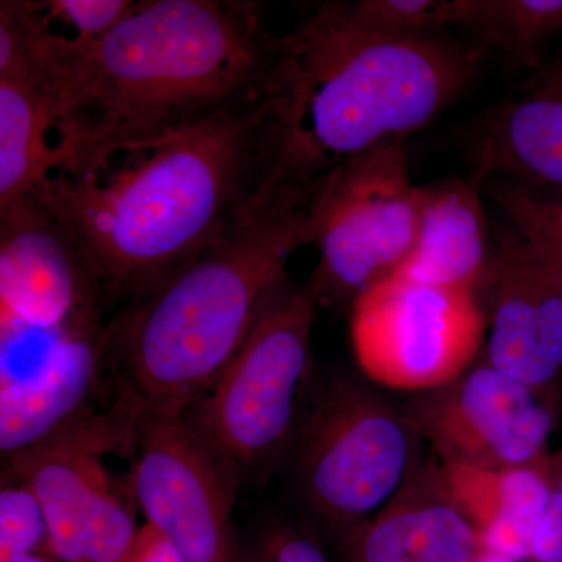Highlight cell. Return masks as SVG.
Wrapping results in <instances>:
<instances>
[{
	"label": "cell",
	"instance_id": "18",
	"mask_svg": "<svg viewBox=\"0 0 562 562\" xmlns=\"http://www.w3.org/2000/svg\"><path fill=\"white\" fill-rule=\"evenodd\" d=\"M547 458L538 464L509 469L469 468L436 460L443 490L480 532L487 552L527 561L532 535L552 505Z\"/></svg>",
	"mask_w": 562,
	"mask_h": 562
},
{
	"label": "cell",
	"instance_id": "9",
	"mask_svg": "<svg viewBox=\"0 0 562 562\" xmlns=\"http://www.w3.org/2000/svg\"><path fill=\"white\" fill-rule=\"evenodd\" d=\"M487 319L473 291L391 276L351 303L350 338L366 379L387 390H438L482 350Z\"/></svg>",
	"mask_w": 562,
	"mask_h": 562
},
{
	"label": "cell",
	"instance_id": "12",
	"mask_svg": "<svg viewBox=\"0 0 562 562\" xmlns=\"http://www.w3.org/2000/svg\"><path fill=\"white\" fill-rule=\"evenodd\" d=\"M110 362L106 324L0 331V450L24 452L92 406Z\"/></svg>",
	"mask_w": 562,
	"mask_h": 562
},
{
	"label": "cell",
	"instance_id": "4",
	"mask_svg": "<svg viewBox=\"0 0 562 562\" xmlns=\"http://www.w3.org/2000/svg\"><path fill=\"white\" fill-rule=\"evenodd\" d=\"M310 188L257 195L199 257L106 322L111 364L140 409L181 416L249 338L286 262L312 244Z\"/></svg>",
	"mask_w": 562,
	"mask_h": 562
},
{
	"label": "cell",
	"instance_id": "30",
	"mask_svg": "<svg viewBox=\"0 0 562 562\" xmlns=\"http://www.w3.org/2000/svg\"><path fill=\"white\" fill-rule=\"evenodd\" d=\"M476 562H524V561L516 560V558L505 557V554H501V553L486 552Z\"/></svg>",
	"mask_w": 562,
	"mask_h": 562
},
{
	"label": "cell",
	"instance_id": "29",
	"mask_svg": "<svg viewBox=\"0 0 562 562\" xmlns=\"http://www.w3.org/2000/svg\"><path fill=\"white\" fill-rule=\"evenodd\" d=\"M0 562H60L50 553L20 554V557L3 558Z\"/></svg>",
	"mask_w": 562,
	"mask_h": 562
},
{
	"label": "cell",
	"instance_id": "28",
	"mask_svg": "<svg viewBox=\"0 0 562 562\" xmlns=\"http://www.w3.org/2000/svg\"><path fill=\"white\" fill-rule=\"evenodd\" d=\"M535 192L536 198H538L542 209L546 210L547 213H549L550 216H552L553 220L557 221L558 224H560L562 227V195H549L541 194V192Z\"/></svg>",
	"mask_w": 562,
	"mask_h": 562
},
{
	"label": "cell",
	"instance_id": "2",
	"mask_svg": "<svg viewBox=\"0 0 562 562\" xmlns=\"http://www.w3.org/2000/svg\"><path fill=\"white\" fill-rule=\"evenodd\" d=\"M277 40L257 3L140 0L94 43L50 27L35 83L54 103L70 165L85 151L160 138L266 98Z\"/></svg>",
	"mask_w": 562,
	"mask_h": 562
},
{
	"label": "cell",
	"instance_id": "27",
	"mask_svg": "<svg viewBox=\"0 0 562 562\" xmlns=\"http://www.w3.org/2000/svg\"><path fill=\"white\" fill-rule=\"evenodd\" d=\"M547 472H549L550 483H552L553 502L562 513V452L549 454Z\"/></svg>",
	"mask_w": 562,
	"mask_h": 562
},
{
	"label": "cell",
	"instance_id": "14",
	"mask_svg": "<svg viewBox=\"0 0 562 562\" xmlns=\"http://www.w3.org/2000/svg\"><path fill=\"white\" fill-rule=\"evenodd\" d=\"M484 361L558 403L562 382V288L513 225L495 241Z\"/></svg>",
	"mask_w": 562,
	"mask_h": 562
},
{
	"label": "cell",
	"instance_id": "21",
	"mask_svg": "<svg viewBox=\"0 0 562 562\" xmlns=\"http://www.w3.org/2000/svg\"><path fill=\"white\" fill-rule=\"evenodd\" d=\"M341 9L361 31L419 38L441 35L447 29L469 31L476 0H357L341 2Z\"/></svg>",
	"mask_w": 562,
	"mask_h": 562
},
{
	"label": "cell",
	"instance_id": "23",
	"mask_svg": "<svg viewBox=\"0 0 562 562\" xmlns=\"http://www.w3.org/2000/svg\"><path fill=\"white\" fill-rule=\"evenodd\" d=\"M32 553H50L49 525L43 505L27 484L2 476L0 560Z\"/></svg>",
	"mask_w": 562,
	"mask_h": 562
},
{
	"label": "cell",
	"instance_id": "6",
	"mask_svg": "<svg viewBox=\"0 0 562 562\" xmlns=\"http://www.w3.org/2000/svg\"><path fill=\"white\" fill-rule=\"evenodd\" d=\"M408 413L349 375L314 384L288 460L306 512L339 539L382 512L420 462Z\"/></svg>",
	"mask_w": 562,
	"mask_h": 562
},
{
	"label": "cell",
	"instance_id": "19",
	"mask_svg": "<svg viewBox=\"0 0 562 562\" xmlns=\"http://www.w3.org/2000/svg\"><path fill=\"white\" fill-rule=\"evenodd\" d=\"M66 165L49 94L33 81L0 79V210L31 195Z\"/></svg>",
	"mask_w": 562,
	"mask_h": 562
},
{
	"label": "cell",
	"instance_id": "11",
	"mask_svg": "<svg viewBox=\"0 0 562 562\" xmlns=\"http://www.w3.org/2000/svg\"><path fill=\"white\" fill-rule=\"evenodd\" d=\"M558 403L490 362L422 392L406 413L442 464L524 468L549 457Z\"/></svg>",
	"mask_w": 562,
	"mask_h": 562
},
{
	"label": "cell",
	"instance_id": "25",
	"mask_svg": "<svg viewBox=\"0 0 562 562\" xmlns=\"http://www.w3.org/2000/svg\"><path fill=\"white\" fill-rule=\"evenodd\" d=\"M243 562H333L312 532L302 525H266L250 543Z\"/></svg>",
	"mask_w": 562,
	"mask_h": 562
},
{
	"label": "cell",
	"instance_id": "7",
	"mask_svg": "<svg viewBox=\"0 0 562 562\" xmlns=\"http://www.w3.org/2000/svg\"><path fill=\"white\" fill-rule=\"evenodd\" d=\"M422 187L403 140L358 155L310 187L308 217L317 265L308 283L317 306L350 305L394 276L416 244Z\"/></svg>",
	"mask_w": 562,
	"mask_h": 562
},
{
	"label": "cell",
	"instance_id": "1",
	"mask_svg": "<svg viewBox=\"0 0 562 562\" xmlns=\"http://www.w3.org/2000/svg\"><path fill=\"white\" fill-rule=\"evenodd\" d=\"M273 154L268 94L160 138L88 150L27 198L76 244L105 308L128 305L241 216Z\"/></svg>",
	"mask_w": 562,
	"mask_h": 562
},
{
	"label": "cell",
	"instance_id": "16",
	"mask_svg": "<svg viewBox=\"0 0 562 562\" xmlns=\"http://www.w3.org/2000/svg\"><path fill=\"white\" fill-rule=\"evenodd\" d=\"M341 542L342 562H476L487 552L443 490L436 461H420L382 512Z\"/></svg>",
	"mask_w": 562,
	"mask_h": 562
},
{
	"label": "cell",
	"instance_id": "22",
	"mask_svg": "<svg viewBox=\"0 0 562 562\" xmlns=\"http://www.w3.org/2000/svg\"><path fill=\"white\" fill-rule=\"evenodd\" d=\"M484 187L492 201L508 217V224L527 239L562 288L561 225L542 209L535 192L527 188L509 181H490Z\"/></svg>",
	"mask_w": 562,
	"mask_h": 562
},
{
	"label": "cell",
	"instance_id": "20",
	"mask_svg": "<svg viewBox=\"0 0 562 562\" xmlns=\"http://www.w3.org/2000/svg\"><path fill=\"white\" fill-rule=\"evenodd\" d=\"M469 32L484 49L539 70L543 44L562 32V0H476Z\"/></svg>",
	"mask_w": 562,
	"mask_h": 562
},
{
	"label": "cell",
	"instance_id": "3",
	"mask_svg": "<svg viewBox=\"0 0 562 562\" xmlns=\"http://www.w3.org/2000/svg\"><path fill=\"white\" fill-rule=\"evenodd\" d=\"M484 52L441 35H373L347 20L341 2L319 3L277 41L269 90L276 157L260 192L310 187L420 131L469 87Z\"/></svg>",
	"mask_w": 562,
	"mask_h": 562
},
{
	"label": "cell",
	"instance_id": "5",
	"mask_svg": "<svg viewBox=\"0 0 562 562\" xmlns=\"http://www.w3.org/2000/svg\"><path fill=\"white\" fill-rule=\"evenodd\" d=\"M316 301L290 277L272 292L235 358L181 419L239 486L290 458L313 391Z\"/></svg>",
	"mask_w": 562,
	"mask_h": 562
},
{
	"label": "cell",
	"instance_id": "10",
	"mask_svg": "<svg viewBox=\"0 0 562 562\" xmlns=\"http://www.w3.org/2000/svg\"><path fill=\"white\" fill-rule=\"evenodd\" d=\"M135 409L136 446L128 484L144 525L187 562H243L233 525V505L241 486L181 416L136 405Z\"/></svg>",
	"mask_w": 562,
	"mask_h": 562
},
{
	"label": "cell",
	"instance_id": "24",
	"mask_svg": "<svg viewBox=\"0 0 562 562\" xmlns=\"http://www.w3.org/2000/svg\"><path fill=\"white\" fill-rule=\"evenodd\" d=\"M40 5L47 20L69 25L68 38L94 43L127 16L135 0H50Z\"/></svg>",
	"mask_w": 562,
	"mask_h": 562
},
{
	"label": "cell",
	"instance_id": "8",
	"mask_svg": "<svg viewBox=\"0 0 562 562\" xmlns=\"http://www.w3.org/2000/svg\"><path fill=\"white\" fill-rule=\"evenodd\" d=\"M136 409L122 397L114 412L94 406L31 449L3 460L2 476L27 484L49 525L50 553L60 562H125L135 549L131 484L121 486L106 465L133 454Z\"/></svg>",
	"mask_w": 562,
	"mask_h": 562
},
{
	"label": "cell",
	"instance_id": "26",
	"mask_svg": "<svg viewBox=\"0 0 562 562\" xmlns=\"http://www.w3.org/2000/svg\"><path fill=\"white\" fill-rule=\"evenodd\" d=\"M125 562H187L181 558V554L176 549L158 535L157 531L151 530L147 525H143L139 531L138 541H136L135 549Z\"/></svg>",
	"mask_w": 562,
	"mask_h": 562
},
{
	"label": "cell",
	"instance_id": "13",
	"mask_svg": "<svg viewBox=\"0 0 562 562\" xmlns=\"http://www.w3.org/2000/svg\"><path fill=\"white\" fill-rule=\"evenodd\" d=\"M87 262L32 199L0 210V331L57 333L103 321Z\"/></svg>",
	"mask_w": 562,
	"mask_h": 562
},
{
	"label": "cell",
	"instance_id": "15",
	"mask_svg": "<svg viewBox=\"0 0 562 562\" xmlns=\"http://www.w3.org/2000/svg\"><path fill=\"white\" fill-rule=\"evenodd\" d=\"M472 180L509 181L562 195V60L542 66L527 90L492 109L473 128Z\"/></svg>",
	"mask_w": 562,
	"mask_h": 562
},
{
	"label": "cell",
	"instance_id": "17",
	"mask_svg": "<svg viewBox=\"0 0 562 562\" xmlns=\"http://www.w3.org/2000/svg\"><path fill=\"white\" fill-rule=\"evenodd\" d=\"M494 255L479 184L439 181L422 187L416 244L394 276L479 294L490 281Z\"/></svg>",
	"mask_w": 562,
	"mask_h": 562
}]
</instances>
